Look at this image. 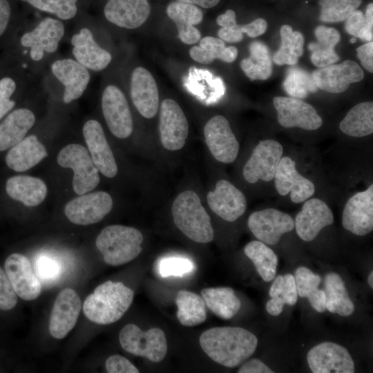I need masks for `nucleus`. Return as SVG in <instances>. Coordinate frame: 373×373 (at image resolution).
I'll list each match as a JSON object with an SVG mask.
<instances>
[{"instance_id":"1","label":"nucleus","mask_w":373,"mask_h":373,"mask_svg":"<svg viewBox=\"0 0 373 373\" xmlns=\"http://www.w3.org/2000/svg\"><path fill=\"white\" fill-rule=\"evenodd\" d=\"M200 345L216 363L227 367L243 363L255 352L258 338L239 327H215L202 332Z\"/></svg>"},{"instance_id":"2","label":"nucleus","mask_w":373,"mask_h":373,"mask_svg":"<svg viewBox=\"0 0 373 373\" xmlns=\"http://www.w3.org/2000/svg\"><path fill=\"white\" fill-rule=\"evenodd\" d=\"M134 291L122 282L106 281L98 285L84 303L86 317L99 325L119 321L131 307Z\"/></svg>"},{"instance_id":"3","label":"nucleus","mask_w":373,"mask_h":373,"mask_svg":"<svg viewBox=\"0 0 373 373\" xmlns=\"http://www.w3.org/2000/svg\"><path fill=\"white\" fill-rule=\"evenodd\" d=\"M171 213L175 226L191 240L209 243L213 240L211 218L194 191L180 193L173 201Z\"/></svg>"},{"instance_id":"4","label":"nucleus","mask_w":373,"mask_h":373,"mask_svg":"<svg viewBox=\"0 0 373 373\" xmlns=\"http://www.w3.org/2000/svg\"><path fill=\"white\" fill-rule=\"evenodd\" d=\"M143 236L137 229L115 224L104 228L95 245L105 262L119 266L136 258L142 250Z\"/></svg>"},{"instance_id":"5","label":"nucleus","mask_w":373,"mask_h":373,"mask_svg":"<svg viewBox=\"0 0 373 373\" xmlns=\"http://www.w3.org/2000/svg\"><path fill=\"white\" fill-rule=\"evenodd\" d=\"M119 340L126 352L153 363L163 361L167 353L166 335L158 327L143 331L136 325L129 323L119 332Z\"/></svg>"},{"instance_id":"6","label":"nucleus","mask_w":373,"mask_h":373,"mask_svg":"<svg viewBox=\"0 0 373 373\" xmlns=\"http://www.w3.org/2000/svg\"><path fill=\"white\" fill-rule=\"evenodd\" d=\"M57 162L62 167L73 170V186L77 194H85L98 185L99 171L84 146L78 144L66 146L59 151Z\"/></svg>"},{"instance_id":"7","label":"nucleus","mask_w":373,"mask_h":373,"mask_svg":"<svg viewBox=\"0 0 373 373\" xmlns=\"http://www.w3.org/2000/svg\"><path fill=\"white\" fill-rule=\"evenodd\" d=\"M283 156V147L279 142L273 139L260 140L243 167L245 180L250 184L259 180L272 181Z\"/></svg>"},{"instance_id":"8","label":"nucleus","mask_w":373,"mask_h":373,"mask_svg":"<svg viewBox=\"0 0 373 373\" xmlns=\"http://www.w3.org/2000/svg\"><path fill=\"white\" fill-rule=\"evenodd\" d=\"M247 225L258 240L274 245L283 235L294 229V220L277 209L267 208L253 212L248 218Z\"/></svg>"},{"instance_id":"9","label":"nucleus","mask_w":373,"mask_h":373,"mask_svg":"<svg viewBox=\"0 0 373 373\" xmlns=\"http://www.w3.org/2000/svg\"><path fill=\"white\" fill-rule=\"evenodd\" d=\"M273 104L277 112L278 122L283 127L314 131L323 124V119L315 108L300 99L275 97Z\"/></svg>"},{"instance_id":"10","label":"nucleus","mask_w":373,"mask_h":373,"mask_svg":"<svg viewBox=\"0 0 373 373\" xmlns=\"http://www.w3.org/2000/svg\"><path fill=\"white\" fill-rule=\"evenodd\" d=\"M341 224L345 229L358 236H366L372 231V184L347 200L342 211Z\"/></svg>"},{"instance_id":"11","label":"nucleus","mask_w":373,"mask_h":373,"mask_svg":"<svg viewBox=\"0 0 373 373\" xmlns=\"http://www.w3.org/2000/svg\"><path fill=\"white\" fill-rule=\"evenodd\" d=\"M206 144L218 162L229 164L238 157L240 145L227 119L222 115L211 118L204 127Z\"/></svg>"},{"instance_id":"12","label":"nucleus","mask_w":373,"mask_h":373,"mask_svg":"<svg viewBox=\"0 0 373 373\" xmlns=\"http://www.w3.org/2000/svg\"><path fill=\"white\" fill-rule=\"evenodd\" d=\"M275 188L281 196L289 194L292 202L299 204L312 197L316 187L314 182L301 175L296 162L289 156H283L274 178Z\"/></svg>"},{"instance_id":"13","label":"nucleus","mask_w":373,"mask_h":373,"mask_svg":"<svg viewBox=\"0 0 373 373\" xmlns=\"http://www.w3.org/2000/svg\"><path fill=\"white\" fill-rule=\"evenodd\" d=\"M102 108L106 124L117 137L124 139L133 132V119L128 102L122 91L109 85L102 97Z\"/></svg>"},{"instance_id":"14","label":"nucleus","mask_w":373,"mask_h":373,"mask_svg":"<svg viewBox=\"0 0 373 373\" xmlns=\"http://www.w3.org/2000/svg\"><path fill=\"white\" fill-rule=\"evenodd\" d=\"M113 200L105 191L80 195L65 207L68 219L79 225H88L101 221L112 209Z\"/></svg>"},{"instance_id":"15","label":"nucleus","mask_w":373,"mask_h":373,"mask_svg":"<svg viewBox=\"0 0 373 373\" xmlns=\"http://www.w3.org/2000/svg\"><path fill=\"white\" fill-rule=\"evenodd\" d=\"M307 363L314 373H353L354 361L343 346L333 342H323L308 352Z\"/></svg>"},{"instance_id":"16","label":"nucleus","mask_w":373,"mask_h":373,"mask_svg":"<svg viewBox=\"0 0 373 373\" xmlns=\"http://www.w3.org/2000/svg\"><path fill=\"white\" fill-rule=\"evenodd\" d=\"M159 131L163 146L169 151L181 149L189 133L186 117L179 104L165 99L160 106Z\"/></svg>"},{"instance_id":"17","label":"nucleus","mask_w":373,"mask_h":373,"mask_svg":"<svg viewBox=\"0 0 373 373\" xmlns=\"http://www.w3.org/2000/svg\"><path fill=\"white\" fill-rule=\"evenodd\" d=\"M65 32L64 23L56 19L47 17L31 31L21 38L23 46L30 48V56L34 61L41 60L45 52H55Z\"/></svg>"},{"instance_id":"18","label":"nucleus","mask_w":373,"mask_h":373,"mask_svg":"<svg viewBox=\"0 0 373 373\" xmlns=\"http://www.w3.org/2000/svg\"><path fill=\"white\" fill-rule=\"evenodd\" d=\"M312 76L318 88L330 93H341L350 84L361 82L364 72L357 62L347 59L321 68L314 71Z\"/></svg>"},{"instance_id":"19","label":"nucleus","mask_w":373,"mask_h":373,"mask_svg":"<svg viewBox=\"0 0 373 373\" xmlns=\"http://www.w3.org/2000/svg\"><path fill=\"white\" fill-rule=\"evenodd\" d=\"M334 215L323 200L310 198L303 202L294 220V228L298 237L305 242L314 240L325 227L332 224Z\"/></svg>"},{"instance_id":"20","label":"nucleus","mask_w":373,"mask_h":373,"mask_svg":"<svg viewBox=\"0 0 373 373\" xmlns=\"http://www.w3.org/2000/svg\"><path fill=\"white\" fill-rule=\"evenodd\" d=\"M3 269L17 296L25 300L38 298L41 291V282L26 256L18 253L10 254Z\"/></svg>"},{"instance_id":"21","label":"nucleus","mask_w":373,"mask_h":373,"mask_svg":"<svg viewBox=\"0 0 373 373\" xmlns=\"http://www.w3.org/2000/svg\"><path fill=\"white\" fill-rule=\"evenodd\" d=\"M207 199L210 209L227 222L236 221L247 209L244 193L226 180L218 181L215 189L208 192Z\"/></svg>"},{"instance_id":"22","label":"nucleus","mask_w":373,"mask_h":373,"mask_svg":"<svg viewBox=\"0 0 373 373\" xmlns=\"http://www.w3.org/2000/svg\"><path fill=\"white\" fill-rule=\"evenodd\" d=\"M82 307L79 296L71 288H66L58 294L52 307L49 331L57 339L64 338L75 327Z\"/></svg>"},{"instance_id":"23","label":"nucleus","mask_w":373,"mask_h":373,"mask_svg":"<svg viewBox=\"0 0 373 373\" xmlns=\"http://www.w3.org/2000/svg\"><path fill=\"white\" fill-rule=\"evenodd\" d=\"M83 135L98 171L106 177H115L117 173V163L100 123L95 119L87 121L83 127Z\"/></svg>"},{"instance_id":"24","label":"nucleus","mask_w":373,"mask_h":373,"mask_svg":"<svg viewBox=\"0 0 373 373\" xmlns=\"http://www.w3.org/2000/svg\"><path fill=\"white\" fill-rule=\"evenodd\" d=\"M131 97L139 111L145 118L155 116L159 107V93L155 80L143 67L135 68L131 79Z\"/></svg>"},{"instance_id":"25","label":"nucleus","mask_w":373,"mask_h":373,"mask_svg":"<svg viewBox=\"0 0 373 373\" xmlns=\"http://www.w3.org/2000/svg\"><path fill=\"white\" fill-rule=\"evenodd\" d=\"M54 76L64 86L63 100L66 104L79 98L86 90L90 75L88 69L75 59H57L51 64Z\"/></svg>"},{"instance_id":"26","label":"nucleus","mask_w":373,"mask_h":373,"mask_svg":"<svg viewBox=\"0 0 373 373\" xmlns=\"http://www.w3.org/2000/svg\"><path fill=\"white\" fill-rule=\"evenodd\" d=\"M104 12L109 22L121 28L135 29L146 21L151 7L147 0H108Z\"/></svg>"},{"instance_id":"27","label":"nucleus","mask_w":373,"mask_h":373,"mask_svg":"<svg viewBox=\"0 0 373 373\" xmlns=\"http://www.w3.org/2000/svg\"><path fill=\"white\" fill-rule=\"evenodd\" d=\"M73 55L75 60L87 69L99 71L106 68L112 60L109 52L100 47L93 33L87 28H82L71 38Z\"/></svg>"},{"instance_id":"28","label":"nucleus","mask_w":373,"mask_h":373,"mask_svg":"<svg viewBox=\"0 0 373 373\" xmlns=\"http://www.w3.org/2000/svg\"><path fill=\"white\" fill-rule=\"evenodd\" d=\"M168 17L175 23L180 39L185 44L197 43L200 32L194 27L203 19L202 10L195 5L181 1L170 3L166 8Z\"/></svg>"},{"instance_id":"29","label":"nucleus","mask_w":373,"mask_h":373,"mask_svg":"<svg viewBox=\"0 0 373 373\" xmlns=\"http://www.w3.org/2000/svg\"><path fill=\"white\" fill-rule=\"evenodd\" d=\"M9 149L6 164L17 172L31 169L48 155L46 148L34 135L24 137Z\"/></svg>"},{"instance_id":"30","label":"nucleus","mask_w":373,"mask_h":373,"mask_svg":"<svg viewBox=\"0 0 373 373\" xmlns=\"http://www.w3.org/2000/svg\"><path fill=\"white\" fill-rule=\"evenodd\" d=\"M35 122V116L28 108L10 113L0 123V151L10 149L23 140Z\"/></svg>"},{"instance_id":"31","label":"nucleus","mask_w":373,"mask_h":373,"mask_svg":"<svg viewBox=\"0 0 373 373\" xmlns=\"http://www.w3.org/2000/svg\"><path fill=\"white\" fill-rule=\"evenodd\" d=\"M7 194L28 207L39 204L45 199L47 187L43 180L28 175L10 178L6 184Z\"/></svg>"},{"instance_id":"32","label":"nucleus","mask_w":373,"mask_h":373,"mask_svg":"<svg viewBox=\"0 0 373 373\" xmlns=\"http://www.w3.org/2000/svg\"><path fill=\"white\" fill-rule=\"evenodd\" d=\"M314 34L317 41L308 46L313 64L323 68L337 62L339 57L334 48L341 39L339 32L334 28L319 26L315 29Z\"/></svg>"},{"instance_id":"33","label":"nucleus","mask_w":373,"mask_h":373,"mask_svg":"<svg viewBox=\"0 0 373 373\" xmlns=\"http://www.w3.org/2000/svg\"><path fill=\"white\" fill-rule=\"evenodd\" d=\"M323 291L327 311L341 316H349L354 313V303L348 295L344 281L338 274L329 272L325 275Z\"/></svg>"},{"instance_id":"34","label":"nucleus","mask_w":373,"mask_h":373,"mask_svg":"<svg viewBox=\"0 0 373 373\" xmlns=\"http://www.w3.org/2000/svg\"><path fill=\"white\" fill-rule=\"evenodd\" d=\"M201 295L205 305L220 318L231 319L240 309L241 302L229 287L204 288Z\"/></svg>"},{"instance_id":"35","label":"nucleus","mask_w":373,"mask_h":373,"mask_svg":"<svg viewBox=\"0 0 373 373\" xmlns=\"http://www.w3.org/2000/svg\"><path fill=\"white\" fill-rule=\"evenodd\" d=\"M340 130L345 135L361 137L373 133V102L357 104L352 107L339 124Z\"/></svg>"},{"instance_id":"36","label":"nucleus","mask_w":373,"mask_h":373,"mask_svg":"<svg viewBox=\"0 0 373 373\" xmlns=\"http://www.w3.org/2000/svg\"><path fill=\"white\" fill-rule=\"evenodd\" d=\"M269 295L271 299L267 302V312L274 316L280 315L285 305H294L298 300V293L294 276L291 274L279 275L274 278Z\"/></svg>"},{"instance_id":"37","label":"nucleus","mask_w":373,"mask_h":373,"mask_svg":"<svg viewBox=\"0 0 373 373\" xmlns=\"http://www.w3.org/2000/svg\"><path fill=\"white\" fill-rule=\"evenodd\" d=\"M238 53L235 46L226 47L224 41L211 36L203 37L198 46H193L189 50L194 61L204 64H209L216 59L231 63L237 58Z\"/></svg>"},{"instance_id":"38","label":"nucleus","mask_w":373,"mask_h":373,"mask_svg":"<svg viewBox=\"0 0 373 373\" xmlns=\"http://www.w3.org/2000/svg\"><path fill=\"white\" fill-rule=\"evenodd\" d=\"M175 303L178 307L177 318L181 325L196 326L207 319L206 305L202 297L198 294L180 290L177 293Z\"/></svg>"},{"instance_id":"39","label":"nucleus","mask_w":373,"mask_h":373,"mask_svg":"<svg viewBox=\"0 0 373 373\" xmlns=\"http://www.w3.org/2000/svg\"><path fill=\"white\" fill-rule=\"evenodd\" d=\"M294 278L298 295L301 298H307L316 312H325V292L318 288L321 282V276L307 267H299L295 271Z\"/></svg>"},{"instance_id":"40","label":"nucleus","mask_w":373,"mask_h":373,"mask_svg":"<svg viewBox=\"0 0 373 373\" xmlns=\"http://www.w3.org/2000/svg\"><path fill=\"white\" fill-rule=\"evenodd\" d=\"M245 254L253 262L258 274L265 282H270L276 275L278 256L265 243L253 240L244 247Z\"/></svg>"},{"instance_id":"41","label":"nucleus","mask_w":373,"mask_h":373,"mask_svg":"<svg viewBox=\"0 0 373 373\" xmlns=\"http://www.w3.org/2000/svg\"><path fill=\"white\" fill-rule=\"evenodd\" d=\"M250 55L240 62L241 69L251 80L267 79L272 73V64L269 49L260 41L249 45Z\"/></svg>"},{"instance_id":"42","label":"nucleus","mask_w":373,"mask_h":373,"mask_svg":"<svg viewBox=\"0 0 373 373\" xmlns=\"http://www.w3.org/2000/svg\"><path fill=\"white\" fill-rule=\"evenodd\" d=\"M280 32L281 45L274 55V61L279 66L295 65L303 53L304 37L287 24L281 26Z\"/></svg>"},{"instance_id":"43","label":"nucleus","mask_w":373,"mask_h":373,"mask_svg":"<svg viewBox=\"0 0 373 373\" xmlns=\"http://www.w3.org/2000/svg\"><path fill=\"white\" fill-rule=\"evenodd\" d=\"M283 88L289 95L298 99L305 98L318 90L312 75L300 68L288 70Z\"/></svg>"},{"instance_id":"44","label":"nucleus","mask_w":373,"mask_h":373,"mask_svg":"<svg viewBox=\"0 0 373 373\" xmlns=\"http://www.w3.org/2000/svg\"><path fill=\"white\" fill-rule=\"evenodd\" d=\"M345 30L347 33L364 41H372L373 39V3L367 5L365 14L355 10L346 19Z\"/></svg>"},{"instance_id":"45","label":"nucleus","mask_w":373,"mask_h":373,"mask_svg":"<svg viewBox=\"0 0 373 373\" xmlns=\"http://www.w3.org/2000/svg\"><path fill=\"white\" fill-rule=\"evenodd\" d=\"M361 0H320V19L324 22L346 20L361 6Z\"/></svg>"},{"instance_id":"46","label":"nucleus","mask_w":373,"mask_h":373,"mask_svg":"<svg viewBox=\"0 0 373 373\" xmlns=\"http://www.w3.org/2000/svg\"><path fill=\"white\" fill-rule=\"evenodd\" d=\"M32 7L55 15L60 19L73 18L77 11V0H26Z\"/></svg>"},{"instance_id":"47","label":"nucleus","mask_w":373,"mask_h":373,"mask_svg":"<svg viewBox=\"0 0 373 373\" xmlns=\"http://www.w3.org/2000/svg\"><path fill=\"white\" fill-rule=\"evenodd\" d=\"M35 269L38 279L44 283L56 280L61 272L58 260L46 255H40L35 261Z\"/></svg>"},{"instance_id":"48","label":"nucleus","mask_w":373,"mask_h":373,"mask_svg":"<svg viewBox=\"0 0 373 373\" xmlns=\"http://www.w3.org/2000/svg\"><path fill=\"white\" fill-rule=\"evenodd\" d=\"M193 264L188 259L177 257L164 258L159 263V272L161 276H180L190 272Z\"/></svg>"},{"instance_id":"49","label":"nucleus","mask_w":373,"mask_h":373,"mask_svg":"<svg viewBox=\"0 0 373 373\" xmlns=\"http://www.w3.org/2000/svg\"><path fill=\"white\" fill-rule=\"evenodd\" d=\"M17 297L4 269L0 266V310L14 309L17 304Z\"/></svg>"},{"instance_id":"50","label":"nucleus","mask_w":373,"mask_h":373,"mask_svg":"<svg viewBox=\"0 0 373 373\" xmlns=\"http://www.w3.org/2000/svg\"><path fill=\"white\" fill-rule=\"evenodd\" d=\"M16 90L15 80L9 77L0 79V119L15 106V102L10 99Z\"/></svg>"},{"instance_id":"51","label":"nucleus","mask_w":373,"mask_h":373,"mask_svg":"<svg viewBox=\"0 0 373 373\" xmlns=\"http://www.w3.org/2000/svg\"><path fill=\"white\" fill-rule=\"evenodd\" d=\"M108 373H138V369L126 358L119 354L109 356L106 361Z\"/></svg>"},{"instance_id":"52","label":"nucleus","mask_w":373,"mask_h":373,"mask_svg":"<svg viewBox=\"0 0 373 373\" xmlns=\"http://www.w3.org/2000/svg\"><path fill=\"white\" fill-rule=\"evenodd\" d=\"M357 57L363 67L373 73V42L368 41L356 48Z\"/></svg>"},{"instance_id":"53","label":"nucleus","mask_w":373,"mask_h":373,"mask_svg":"<svg viewBox=\"0 0 373 373\" xmlns=\"http://www.w3.org/2000/svg\"><path fill=\"white\" fill-rule=\"evenodd\" d=\"M218 35L222 41L229 43L240 42L243 39L240 25L238 23L222 27L218 30Z\"/></svg>"},{"instance_id":"54","label":"nucleus","mask_w":373,"mask_h":373,"mask_svg":"<svg viewBox=\"0 0 373 373\" xmlns=\"http://www.w3.org/2000/svg\"><path fill=\"white\" fill-rule=\"evenodd\" d=\"M240 27L242 33L254 38L265 32L267 23L264 19L258 18L249 23L240 25Z\"/></svg>"},{"instance_id":"55","label":"nucleus","mask_w":373,"mask_h":373,"mask_svg":"<svg viewBox=\"0 0 373 373\" xmlns=\"http://www.w3.org/2000/svg\"><path fill=\"white\" fill-rule=\"evenodd\" d=\"M238 373H273L266 364L258 358L246 361L238 370Z\"/></svg>"},{"instance_id":"56","label":"nucleus","mask_w":373,"mask_h":373,"mask_svg":"<svg viewBox=\"0 0 373 373\" xmlns=\"http://www.w3.org/2000/svg\"><path fill=\"white\" fill-rule=\"evenodd\" d=\"M11 14V8L7 0H0V36L6 30Z\"/></svg>"},{"instance_id":"57","label":"nucleus","mask_w":373,"mask_h":373,"mask_svg":"<svg viewBox=\"0 0 373 373\" xmlns=\"http://www.w3.org/2000/svg\"><path fill=\"white\" fill-rule=\"evenodd\" d=\"M216 22L221 27L237 23L235 12L231 9L227 10L224 13L217 17Z\"/></svg>"},{"instance_id":"58","label":"nucleus","mask_w":373,"mask_h":373,"mask_svg":"<svg viewBox=\"0 0 373 373\" xmlns=\"http://www.w3.org/2000/svg\"><path fill=\"white\" fill-rule=\"evenodd\" d=\"M184 3H188L198 6L204 8H210L216 6L220 0H176Z\"/></svg>"},{"instance_id":"59","label":"nucleus","mask_w":373,"mask_h":373,"mask_svg":"<svg viewBox=\"0 0 373 373\" xmlns=\"http://www.w3.org/2000/svg\"><path fill=\"white\" fill-rule=\"evenodd\" d=\"M368 285L370 288H373V271H371L367 278Z\"/></svg>"},{"instance_id":"60","label":"nucleus","mask_w":373,"mask_h":373,"mask_svg":"<svg viewBox=\"0 0 373 373\" xmlns=\"http://www.w3.org/2000/svg\"><path fill=\"white\" fill-rule=\"evenodd\" d=\"M351 43H354L356 41V39L352 38L350 39Z\"/></svg>"}]
</instances>
